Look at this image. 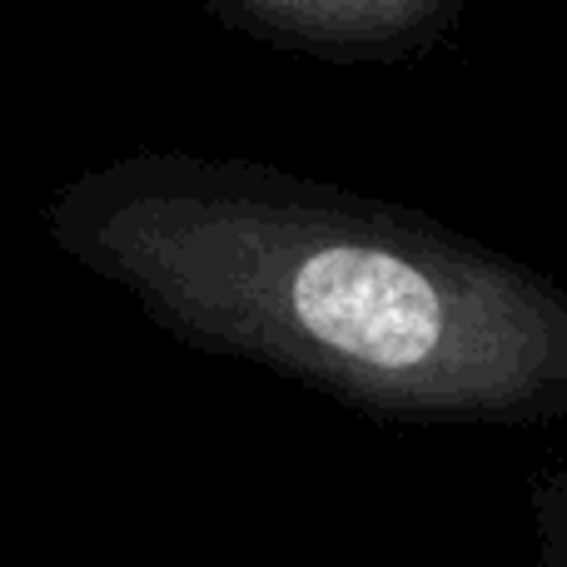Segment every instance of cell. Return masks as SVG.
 I'll return each instance as SVG.
<instances>
[{"mask_svg":"<svg viewBox=\"0 0 567 567\" xmlns=\"http://www.w3.org/2000/svg\"><path fill=\"white\" fill-rule=\"evenodd\" d=\"M293 313L329 349L373 369H409L439 343L433 284L379 249H323L293 279Z\"/></svg>","mask_w":567,"mask_h":567,"instance_id":"1","label":"cell"},{"mask_svg":"<svg viewBox=\"0 0 567 567\" xmlns=\"http://www.w3.org/2000/svg\"><path fill=\"white\" fill-rule=\"evenodd\" d=\"M269 10H284L299 25L323 30H393L423 16L429 0H259Z\"/></svg>","mask_w":567,"mask_h":567,"instance_id":"2","label":"cell"}]
</instances>
